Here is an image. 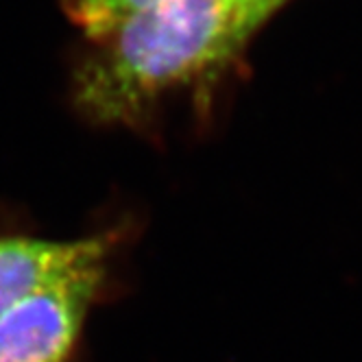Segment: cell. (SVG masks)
<instances>
[{
    "label": "cell",
    "mask_w": 362,
    "mask_h": 362,
    "mask_svg": "<svg viewBox=\"0 0 362 362\" xmlns=\"http://www.w3.org/2000/svg\"><path fill=\"white\" fill-rule=\"evenodd\" d=\"M110 260L44 284L0 317V362H81Z\"/></svg>",
    "instance_id": "2"
},
{
    "label": "cell",
    "mask_w": 362,
    "mask_h": 362,
    "mask_svg": "<svg viewBox=\"0 0 362 362\" xmlns=\"http://www.w3.org/2000/svg\"><path fill=\"white\" fill-rule=\"evenodd\" d=\"M251 33L229 0H162L96 40L76 74V105L100 122H129L229 62Z\"/></svg>",
    "instance_id": "1"
},
{
    "label": "cell",
    "mask_w": 362,
    "mask_h": 362,
    "mask_svg": "<svg viewBox=\"0 0 362 362\" xmlns=\"http://www.w3.org/2000/svg\"><path fill=\"white\" fill-rule=\"evenodd\" d=\"M162 0H64L70 20L96 42L136 13L155 7Z\"/></svg>",
    "instance_id": "4"
},
{
    "label": "cell",
    "mask_w": 362,
    "mask_h": 362,
    "mask_svg": "<svg viewBox=\"0 0 362 362\" xmlns=\"http://www.w3.org/2000/svg\"><path fill=\"white\" fill-rule=\"evenodd\" d=\"M286 0H229V5L234 7L238 11V16L245 20V24L255 31L260 24L273 16Z\"/></svg>",
    "instance_id": "5"
},
{
    "label": "cell",
    "mask_w": 362,
    "mask_h": 362,
    "mask_svg": "<svg viewBox=\"0 0 362 362\" xmlns=\"http://www.w3.org/2000/svg\"><path fill=\"white\" fill-rule=\"evenodd\" d=\"M112 236L46 240L29 236L0 238V317L44 284L86 264L110 260Z\"/></svg>",
    "instance_id": "3"
}]
</instances>
